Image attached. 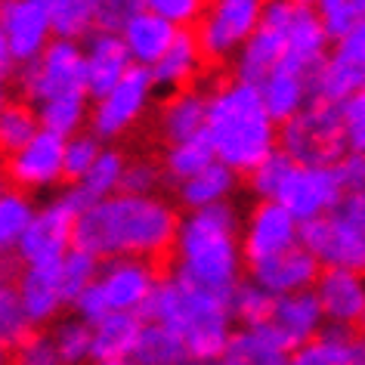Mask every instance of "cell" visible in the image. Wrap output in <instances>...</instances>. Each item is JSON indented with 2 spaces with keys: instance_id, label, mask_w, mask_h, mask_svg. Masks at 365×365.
Here are the masks:
<instances>
[{
  "instance_id": "f6af8a7d",
  "label": "cell",
  "mask_w": 365,
  "mask_h": 365,
  "mask_svg": "<svg viewBox=\"0 0 365 365\" xmlns=\"http://www.w3.org/2000/svg\"><path fill=\"white\" fill-rule=\"evenodd\" d=\"M145 10L161 16L164 22H170L173 29H192L202 22V16L207 10L205 0H145Z\"/></svg>"
},
{
  "instance_id": "11a10c76",
  "label": "cell",
  "mask_w": 365,
  "mask_h": 365,
  "mask_svg": "<svg viewBox=\"0 0 365 365\" xmlns=\"http://www.w3.org/2000/svg\"><path fill=\"white\" fill-rule=\"evenodd\" d=\"M96 365H136L133 356H124V359H108V362H96Z\"/></svg>"
},
{
  "instance_id": "30bf717a",
  "label": "cell",
  "mask_w": 365,
  "mask_h": 365,
  "mask_svg": "<svg viewBox=\"0 0 365 365\" xmlns=\"http://www.w3.org/2000/svg\"><path fill=\"white\" fill-rule=\"evenodd\" d=\"M365 90V22L334 43V53L309 75V93L316 103L341 106Z\"/></svg>"
},
{
  "instance_id": "8d00e7d4",
  "label": "cell",
  "mask_w": 365,
  "mask_h": 365,
  "mask_svg": "<svg viewBox=\"0 0 365 365\" xmlns=\"http://www.w3.org/2000/svg\"><path fill=\"white\" fill-rule=\"evenodd\" d=\"M53 344H56L62 365H87L93 362V325L81 316L59 319L53 328Z\"/></svg>"
},
{
  "instance_id": "6da1fadb",
  "label": "cell",
  "mask_w": 365,
  "mask_h": 365,
  "mask_svg": "<svg viewBox=\"0 0 365 365\" xmlns=\"http://www.w3.org/2000/svg\"><path fill=\"white\" fill-rule=\"evenodd\" d=\"M180 217L158 195H112L81 211L75 226V248L99 260L136 257L164 260L177 248Z\"/></svg>"
},
{
  "instance_id": "9a60e30c",
  "label": "cell",
  "mask_w": 365,
  "mask_h": 365,
  "mask_svg": "<svg viewBox=\"0 0 365 365\" xmlns=\"http://www.w3.org/2000/svg\"><path fill=\"white\" fill-rule=\"evenodd\" d=\"M297 245H300V223L279 202H260L245 220L242 254L248 269L297 248Z\"/></svg>"
},
{
  "instance_id": "74e56055",
  "label": "cell",
  "mask_w": 365,
  "mask_h": 365,
  "mask_svg": "<svg viewBox=\"0 0 365 365\" xmlns=\"http://www.w3.org/2000/svg\"><path fill=\"white\" fill-rule=\"evenodd\" d=\"M272 307H276V297L269 294L267 288H260L254 279L248 282H239V288L230 294V309H232V319L239 322L242 328H260V325H269V316H272Z\"/></svg>"
},
{
  "instance_id": "d6986e66",
  "label": "cell",
  "mask_w": 365,
  "mask_h": 365,
  "mask_svg": "<svg viewBox=\"0 0 365 365\" xmlns=\"http://www.w3.org/2000/svg\"><path fill=\"white\" fill-rule=\"evenodd\" d=\"M316 297L331 328L359 325L365 316V276L353 269H322L316 282Z\"/></svg>"
},
{
  "instance_id": "836d02e7",
  "label": "cell",
  "mask_w": 365,
  "mask_h": 365,
  "mask_svg": "<svg viewBox=\"0 0 365 365\" xmlns=\"http://www.w3.org/2000/svg\"><path fill=\"white\" fill-rule=\"evenodd\" d=\"M124 168H127V158L118 149H103L99 161L93 164V170L87 173L84 180L75 186L78 198L84 202V207L96 205V202H106L112 198L124 182Z\"/></svg>"
},
{
  "instance_id": "52a82bcc",
  "label": "cell",
  "mask_w": 365,
  "mask_h": 365,
  "mask_svg": "<svg viewBox=\"0 0 365 365\" xmlns=\"http://www.w3.org/2000/svg\"><path fill=\"white\" fill-rule=\"evenodd\" d=\"M19 90L29 103H50L66 96H90L87 93V66L84 50L75 41H53L34 62L22 66Z\"/></svg>"
},
{
  "instance_id": "be15d7a7",
  "label": "cell",
  "mask_w": 365,
  "mask_h": 365,
  "mask_svg": "<svg viewBox=\"0 0 365 365\" xmlns=\"http://www.w3.org/2000/svg\"><path fill=\"white\" fill-rule=\"evenodd\" d=\"M4 291H6V285H4V282H0V297H4Z\"/></svg>"
},
{
  "instance_id": "8992f818",
  "label": "cell",
  "mask_w": 365,
  "mask_h": 365,
  "mask_svg": "<svg viewBox=\"0 0 365 365\" xmlns=\"http://www.w3.org/2000/svg\"><path fill=\"white\" fill-rule=\"evenodd\" d=\"M282 152L294 164L307 168H334L346 152V136L341 108L331 103H309L304 112L282 124L279 130Z\"/></svg>"
},
{
  "instance_id": "1f68e13d",
  "label": "cell",
  "mask_w": 365,
  "mask_h": 365,
  "mask_svg": "<svg viewBox=\"0 0 365 365\" xmlns=\"http://www.w3.org/2000/svg\"><path fill=\"white\" fill-rule=\"evenodd\" d=\"M133 359L136 365H186L192 356H189L186 344L180 341V334H173L170 328L145 319L140 341H136V350H133Z\"/></svg>"
},
{
  "instance_id": "4dcf8cb0",
  "label": "cell",
  "mask_w": 365,
  "mask_h": 365,
  "mask_svg": "<svg viewBox=\"0 0 365 365\" xmlns=\"http://www.w3.org/2000/svg\"><path fill=\"white\" fill-rule=\"evenodd\" d=\"M235 186H239V173H235L232 168H226L223 161H214L211 168L202 170L198 177L180 182L177 195H180V202L186 205L189 211H205V207L230 202Z\"/></svg>"
},
{
  "instance_id": "680465c9",
  "label": "cell",
  "mask_w": 365,
  "mask_h": 365,
  "mask_svg": "<svg viewBox=\"0 0 365 365\" xmlns=\"http://www.w3.org/2000/svg\"><path fill=\"white\" fill-rule=\"evenodd\" d=\"M6 180H10V177H6V168H0V195L10 192V189H6Z\"/></svg>"
},
{
  "instance_id": "44dd1931",
  "label": "cell",
  "mask_w": 365,
  "mask_h": 365,
  "mask_svg": "<svg viewBox=\"0 0 365 365\" xmlns=\"http://www.w3.org/2000/svg\"><path fill=\"white\" fill-rule=\"evenodd\" d=\"M269 328L276 331V337L288 346L291 353L297 346L309 344L313 337L325 331V313L319 307L316 291H300V294H288V297H276L269 316Z\"/></svg>"
},
{
  "instance_id": "ab89813d",
  "label": "cell",
  "mask_w": 365,
  "mask_h": 365,
  "mask_svg": "<svg viewBox=\"0 0 365 365\" xmlns=\"http://www.w3.org/2000/svg\"><path fill=\"white\" fill-rule=\"evenodd\" d=\"M41 127L50 133H59L62 140L81 133V124L87 121V96H66V99H50L38 106Z\"/></svg>"
},
{
  "instance_id": "9f6ffc18",
  "label": "cell",
  "mask_w": 365,
  "mask_h": 365,
  "mask_svg": "<svg viewBox=\"0 0 365 365\" xmlns=\"http://www.w3.org/2000/svg\"><path fill=\"white\" fill-rule=\"evenodd\" d=\"M0 365H13V359H10V346H4V344H0Z\"/></svg>"
},
{
  "instance_id": "7bdbcfd3",
  "label": "cell",
  "mask_w": 365,
  "mask_h": 365,
  "mask_svg": "<svg viewBox=\"0 0 365 365\" xmlns=\"http://www.w3.org/2000/svg\"><path fill=\"white\" fill-rule=\"evenodd\" d=\"M103 140L93 133H75L66 140V180L71 182H81L93 170V164L99 161L103 155Z\"/></svg>"
},
{
  "instance_id": "ffe728a7",
  "label": "cell",
  "mask_w": 365,
  "mask_h": 365,
  "mask_svg": "<svg viewBox=\"0 0 365 365\" xmlns=\"http://www.w3.org/2000/svg\"><path fill=\"white\" fill-rule=\"evenodd\" d=\"M319 276H322V267H319L316 257L304 248V245H297V248L279 254V257L251 267V279L257 282L260 288H267L272 297H288V294H300V291H313Z\"/></svg>"
},
{
  "instance_id": "c3c4849f",
  "label": "cell",
  "mask_w": 365,
  "mask_h": 365,
  "mask_svg": "<svg viewBox=\"0 0 365 365\" xmlns=\"http://www.w3.org/2000/svg\"><path fill=\"white\" fill-rule=\"evenodd\" d=\"M341 121H344V136L350 152H365V90L344 99L341 106Z\"/></svg>"
},
{
  "instance_id": "603a6c76",
  "label": "cell",
  "mask_w": 365,
  "mask_h": 365,
  "mask_svg": "<svg viewBox=\"0 0 365 365\" xmlns=\"http://www.w3.org/2000/svg\"><path fill=\"white\" fill-rule=\"evenodd\" d=\"M59 267H25L19 272L16 297H19L25 313H29L31 325L53 322L62 313V307H68L66 291H62V279H59Z\"/></svg>"
},
{
  "instance_id": "484cf974",
  "label": "cell",
  "mask_w": 365,
  "mask_h": 365,
  "mask_svg": "<svg viewBox=\"0 0 365 365\" xmlns=\"http://www.w3.org/2000/svg\"><path fill=\"white\" fill-rule=\"evenodd\" d=\"M291 365H365V334L350 328H325L291 353Z\"/></svg>"
},
{
  "instance_id": "3957f363",
  "label": "cell",
  "mask_w": 365,
  "mask_h": 365,
  "mask_svg": "<svg viewBox=\"0 0 365 365\" xmlns=\"http://www.w3.org/2000/svg\"><path fill=\"white\" fill-rule=\"evenodd\" d=\"M143 316L180 334L192 359H220L235 331L230 297L195 285L180 272L158 282Z\"/></svg>"
},
{
  "instance_id": "f5cc1de1",
  "label": "cell",
  "mask_w": 365,
  "mask_h": 365,
  "mask_svg": "<svg viewBox=\"0 0 365 365\" xmlns=\"http://www.w3.org/2000/svg\"><path fill=\"white\" fill-rule=\"evenodd\" d=\"M13 66V56H10V47H6V38H4V31H0V75L6 78V71H10Z\"/></svg>"
},
{
  "instance_id": "816d5d0a",
  "label": "cell",
  "mask_w": 365,
  "mask_h": 365,
  "mask_svg": "<svg viewBox=\"0 0 365 365\" xmlns=\"http://www.w3.org/2000/svg\"><path fill=\"white\" fill-rule=\"evenodd\" d=\"M337 214L346 217L353 226H359V230L365 232V189L362 192H353V195H346L341 207H337Z\"/></svg>"
},
{
  "instance_id": "5bb4252c",
  "label": "cell",
  "mask_w": 365,
  "mask_h": 365,
  "mask_svg": "<svg viewBox=\"0 0 365 365\" xmlns=\"http://www.w3.org/2000/svg\"><path fill=\"white\" fill-rule=\"evenodd\" d=\"M291 0H267L263 22L254 38L245 43L235 56V75L245 84L260 87L285 59V19Z\"/></svg>"
},
{
  "instance_id": "7c38bea8",
  "label": "cell",
  "mask_w": 365,
  "mask_h": 365,
  "mask_svg": "<svg viewBox=\"0 0 365 365\" xmlns=\"http://www.w3.org/2000/svg\"><path fill=\"white\" fill-rule=\"evenodd\" d=\"M152 93H155L152 71L143 66H130V71L121 78V84H118L112 93L96 99L93 115H90L93 136H99V140H118L121 133H127L140 121V115L145 112Z\"/></svg>"
},
{
  "instance_id": "2e32d148",
  "label": "cell",
  "mask_w": 365,
  "mask_h": 365,
  "mask_svg": "<svg viewBox=\"0 0 365 365\" xmlns=\"http://www.w3.org/2000/svg\"><path fill=\"white\" fill-rule=\"evenodd\" d=\"M0 31L6 38L13 62L29 66L50 47L53 19L47 0H4L0 6Z\"/></svg>"
},
{
  "instance_id": "f35d334b",
  "label": "cell",
  "mask_w": 365,
  "mask_h": 365,
  "mask_svg": "<svg viewBox=\"0 0 365 365\" xmlns=\"http://www.w3.org/2000/svg\"><path fill=\"white\" fill-rule=\"evenodd\" d=\"M41 133V118L31 106L10 103L0 112V152L16 155Z\"/></svg>"
},
{
  "instance_id": "5b68a950",
  "label": "cell",
  "mask_w": 365,
  "mask_h": 365,
  "mask_svg": "<svg viewBox=\"0 0 365 365\" xmlns=\"http://www.w3.org/2000/svg\"><path fill=\"white\" fill-rule=\"evenodd\" d=\"M158 282L161 279L155 276V267L149 260H136V257L106 260L103 269H99V279L75 300L71 309H75V316H81L90 325H96L108 313L143 316L155 288H158Z\"/></svg>"
},
{
  "instance_id": "91938a15",
  "label": "cell",
  "mask_w": 365,
  "mask_h": 365,
  "mask_svg": "<svg viewBox=\"0 0 365 365\" xmlns=\"http://www.w3.org/2000/svg\"><path fill=\"white\" fill-rule=\"evenodd\" d=\"M350 4L356 6V13H359V19H365V0H350Z\"/></svg>"
},
{
  "instance_id": "b9f144b4",
  "label": "cell",
  "mask_w": 365,
  "mask_h": 365,
  "mask_svg": "<svg viewBox=\"0 0 365 365\" xmlns=\"http://www.w3.org/2000/svg\"><path fill=\"white\" fill-rule=\"evenodd\" d=\"M291 170H294V161H291L285 152H272L269 158L260 164V168H254V170L248 173L251 192L257 195L260 202H276Z\"/></svg>"
},
{
  "instance_id": "6125c7cd",
  "label": "cell",
  "mask_w": 365,
  "mask_h": 365,
  "mask_svg": "<svg viewBox=\"0 0 365 365\" xmlns=\"http://www.w3.org/2000/svg\"><path fill=\"white\" fill-rule=\"evenodd\" d=\"M359 331L365 334V316H362V322H359Z\"/></svg>"
},
{
  "instance_id": "9c48e42d",
  "label": "cell",
  "mask_w": 365,
  "mask_h": 365,
  "mask_svg": "<svg viewBox=\"0 0 365 365\" xmlns=\"http://www.w3.org/2000/svg\"><path fill=\"white\" fill-rule=\"evenodd\" d=\"M267 0H211L198 22V47L211 62L239 56L263 22Z\"/></svg>"
},
{
  "instance_id": "277c9868",
  "label": "cell",
  "mask_w": 365,
  "mask_h": 365,
  "mask_svg": "<svg viewBox=\"0 0 365 365\" xmlns=\"http://www.w3.org/2000/svg\"><path fill=\"white\" fill-rule=\"evenodd\" d=\"M177 272L207 291L230 297L242 282V239L235 207L214 205L205 211H192L180 223L177 248H173Z\"/></svg>"
},
{
  "instance_id": "681fc988",
  "label": "cell",
  "mask_w": 365,
  "mask_h": 365,
  "mask_svg": "<svg viewBox=\"0 0 365 365\" xmlns=\"http://www.w3.org/2000/svg\"><path fill=\"white\" fill-rule=\"evenodd\" d=\"M145 10V0H99V29L121 34V29L133 16Z\"/></svg>"
},
{
  "instance_id": "7dc6e473",
  "label": "cell",
  "mask_w": 365,
  "mask_h": 365,
  "mask_svg": "<svg viewBox=\"0 0 365 365\" xmlns=\"http://www.w3.org/2000/svg\"><path fill=\"white\" fill-rule=\"evenodd\" d=\"M161 177H164V170L152 158H133V161H127V168H124L121 192H127V195H155Z\"/></svg>"
},
{
  "instance_id": "cb8c5ba5",
  "label": "cell",
  "mask_w": 365,
  "mask_h": 365,
  "mask_svg": "<svg viewBox=\"0 0 365 365\" xmlns=\"http://www.w3.org/2000/svg\"><path fill=\"white\" fill-rule=\"evenodd\" d=\"M207 130V99L198 90H180L158 108V133L168 145L189 143Z\"/></svg>"
},
{
  "instance_id": "4316f807",
  "label": "cell",
  "mask_w": 365,
  "mask_h": 365,
  "mask_svg": "<svg viewBox=\"0 0 365 365\" xmlns=\"http://www.w3.org/2000/svg\"><path fill=\"white\" fill-rule=\"evenodd\" d=\"M220 359L223 365H291V350L269 325L235 328Z\"/></svg>"
},
{
  "instance_id": "e0dca14e",
  "label": "cell",
  "mask_w": 365,
  "mask_h": 365,
  "mask_svg": "<svg viewBox=\"0 0 365 365\" xmlns=\"http://www.w3.org/2000/svg\"><path fill=\"white\" fill-rule=\"evenodd\" d=\"M6 177L22 192H41V189L56 186L66 177V140L41 127V133L29 145H22L16 155H10Z\"/></svg>"
},
{
  "instance_id": "7a4b0ae2",
  "label": "cell",
  "mask_w": 365,
  "mask_h": 365,
  "mask_svg": "<svg viewBox=\"0 0 365 365\" xmlns=\"http://www.w3.org/2000/svg\"><path fill=\"white\" fill-rule=\"evenodd\" d=\"M207 140H211L217 161L235 173H251L276 152V121L263 106L260 87L230 81L217 87L207 99Z\"/></svg>"
},
{
  "instance_id": "d590c367",
  "label": "cell",
  "mask_w": 365,
  "mask_h": 365,
  "mask_svg": "<svg viewBox=\"0 0 365 365\" xmlns=\"http://www.w3.org/2000/svg\"><path fill=\"white\" fill-rule=\"evenodd\" d=\"M53 31L62 41L90 38L93 34V22H99V0H47Z\"/></svg>"
},
{
  "instance_id": "60d3db41",
  "label": "cell",
  "mask_w": 365,
  "mask_h": 365,
  "mask_svg": "<svg viewBox=\"0 0 365 365\" xmlns=\"http://www.w3.org/2000/svg\"><path fill=\"white\" fill-rule=\"evenodd\" d=\"M99 269H103V263L90 251L71 248L66 254V260H62V267H59V279H62V291H66L68 307H75V300L99 279Z\"/></svg>"
},
{
  "instance_id": "d6a6232c",
  "label": "cell",
  "mask_w": 365,
  "mask_h": 365,
  "mask_svg": "<svg viewBox=\"0 0 365 365\" xmlns=\"http://www.w3.org/2000/svg\"><path fill=\"white\" fill-rule=\"evenodd\" d=\"M217 161V152L211 140H207V133L195 136V140L189 143H180V145H170L168 152H164V161H161V170L164 177H168L173 186H180V182L198 177L202 170H207L211 164Z\"/></svg>"
},
{
  "instance_id": "f546056e",
  "label": "cell",
  "mask_w": 365,
  "mask_h": 365,
  "mask_svg": "<svg viewBox=\"0 0 365 365\" xmlns=\"http://www.w3.org/2000/svg\"><path fill=\"white\" fill-rule=\"evenodd\" d=\"M143 322L145 319L136 313H108L106 319H99L93 325V365L133 356Z\"/></svg>"
},
{
  "instance_id": "4fadbf2b",
  "label": "cell",
  "mask_w": 365,
  "mask_h": 365,
  "mask_svg": "<svg viewBox=\"0 0 365 365\" xmlns=\"http://www.w3.org/2000/svg\"><path fill=\"white\" fill-rule=\"evenodd\" d=\"M276 202L304 226V223H313V220H322V217L334 214L344 202V189L334 177V168L294 164V170L288 173Z\"/></svg>"
},
{
  "instance_id": "6f0895ef",
  "label": "cell",
  "mask_w": 365,
  "mask_h": 365,
  "mask_svg": "<svg viewBox=\"0 0 365 365\" xmlns=\"http://www.w3.org/2000/svg\"><path fill=\"white\" fill-rule=\"evenodd\" d=\"M186 365H223V359H189Z\"/></svg>"
},
{
  "instance_id": "d4e9b609",
  "label": "cell",
  "mask_w": 365,
  "mask_h": 365,
  "mask_svg": "<svg viewBox=\"0 0 365 365\" xmlns=\"http://www.w3.org/2000/svg\"><path fill=\"white\" fill-rule=\"evenodd\" d=\"M177 34H180V29H173V25L164 22L161 16L143 10L140 16H133V19L121 29V41H124V47L136 66L155 68L164 53L170 50V43L177 41Z\"/></svg>"
},
{
  "instance_id": "bcb514c9",
  "label": "cell",
  "mask_w": 365,
  "mask_h": 365,
  "mask_svg": "<svg viewBox=\"0 0 365 365\" xmlns=\"http://www.w3.org/2000/svg\"><path fill=\"white\" fill-rule=\"evenodd\" d=\"M13 365H62L50 331H31L19 346L10 350Z\"/></svg>"
},
{
  "instance_id": "83f0119b",
  "label": "cell",
  "mask_w": 365,
  "mask_h": 365,
  "mask_svg": "<svg viewBox=\"0 0 365 365\" xmlns=\"http://www.w3.org/2000/svg\"><path fill=\"white\" fill-rule=\"evenodd\" d=\"M260 96L272 121L285 124L309 106V96H313L309 93V75H300V71L291 68H276L260 84Z\"/></svg>"
},
{
  "instance_id": "e575fe53",
  "label": "cell",
  "mask_w": 365,
  "mask_h": 365,
  "mask_svg": "<svg viewBox=\"0 0 365 365\" xmlns=\"http://www.w3.org/2000/svg\"><path fill=\"white\" fill-rule=\"evenodd\" d=\"M34 214L38 211H34L31 198L22 189H10L6 195H0V257L10 251H19Z\"/></svg>"
},
{
  "instance_id": "7402d4cb",
  "label": "cell",
  "mask_w": 365,
  "mask_h": 365,
  "mask_svg": "<svg viewBox=\"0 0 365 365\" xmlns=\"http://www.w3.org/2000/svg\"><path fill=\"white\" fill-rule=\"evenodd\" d=\"M84 66H87V93L103 99L121 84L130 71V53H127L121 34L115 31H93L84 43Z\"/></svg>"
},
{
  "instance_id": "ba28073f",
  "label": "cell",
  "mask_w": 365,
  "mask_h": 365,
  "mask_svg": "<svg viewBox=\"0 0 365 365\" xmlns=\"http://www.w3.org/2000/svg\"><path fill=\"white\" fill-rule=\"evenodd\" d=\"M84 211V202L78 198L75 189L56 195L50 205H43L25 232L19 245L22 267H59L66 254L75 248V226Z\"/></svg>"
},
{
  "instance_id": "ac0fdd59",
  "label": "cell",
  "mask_w": 365,
  "mask_h": 365,
  "mask_svg": "<svg viewBox=\"0 0 365 365\" xmlns=\"http://www.w3.org/2000/svg\"><path fill=\"white\" fill-rule=\"evenodd\" d=\"M328 31L319 13L313 6H300L291 0L288 19H285V59L279 68H291L300 75H313V71L328 59Z\"/></svg>"
},
{
  "instance_id": "ee69618b",
  "label": "cell",
  "mask_w": 365,
  "mask_h": 365,
  "mask_svg": "<svg viewBox=\"0 0 365 365\" xmlns=\"http://www.w3.org/2000/svg\"><path fill=\"white\" fill-rule=\"evenodd\" d=\"M34 331L29 313L22 309L19 297H16V288H6L4 297H0V344L4 346H19L25 337Z\"/></svg>"
},
{
  "instance_id": "94428289",
  "label": "cell",
  "mask_w": 365,
  "mask_h": 365,
  "mask_svg": "<svg viewBox=\"0 0 365 365\" xmlns=\"http://www.w3.org/2000/svg\"><path fill=\"white\" fill-rule=\"evenodd\" d=\"M294 4H300V6H313V4H319V0H294Z\"/></svg>"
},
{
  "instance_id": "8fae6325",
  "label": "cell",
  "mask_w": 365,
  "mask_h": 365,
  "mask_svg": "<svg viewBox=\"0 0 365 365\" xmlns=\"http://www.w3.org/2000/svg\"><path fill=\"white\" fill-rule=\"evenodd\" d=\"M300 245L313 254L322 269L365 272V232L337 211L300 226Z\"/></svg>"
},
{
  "instance_id": "db71d44e",
  "label": "cell",
  "mask_w": 365,
  "mask_h": 365,
  "mask_svg": "<svg viewBox=\"0 0 365 365\" xmlns=\"http://www.w3.org/2000/svg\"><path fill=\"white\" fill-rule=\"evenodd\" d=\"M6 96H10V87H6V78L0 75V112H4V108L10 106V103H6Z\"/></svg>"
},
{
  "instance_id": "f1b7e54d",
  "label": "cell",
  "mask_w": 365,
  "mask_h": 365,
  "mask_svg": "<svg viewBox=\"0 0 365 365\" xmlns=\"http://www.w3.org/2000/svg\"><path fill=\"white\" fill-rule=\"evenodd\" d=\"M198 62H202V47H198V38L189 29H182L177 34V41L170 43V50L161 56V62L152 71L155 78V87L158 90H186V84L195 78L198 71Z\"/></svg>"
},
{
  "instance_id": "f907efd6",
  "label": "cell",
  "mask_w": 365,
  "mask_h": 365,
  "mask_svg": "<svg viewBox=\"0 0 365 365\" xmlns=\"http://www.w3.org/2000/svg\"><path fill=\"white\" fill-rule=\"evenodd\" d=\"M334 177L346 195L362 192L365 189V152H346L344 158L334 164Z\"/></svg>"
}]
</instances>
